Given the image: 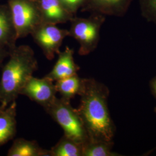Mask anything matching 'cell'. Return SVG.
<instances>
[{"label":"cell","mask_w":156,"mask_h":156,"mask_svg":"<svg viewBox=\"0 0 156 156\" xmlns=\"http://www.w3.org/2000/svg\"><path fill=\"white\" fill-rule=\"evenodd\" d=\"M50 151L51 156H82V146L64 135Z\"/></svg>","instance_id":"obj_16"},{"label":"cell","mask_w":156,"mask_h":156,"mask_svg":"<svg viewBox=\"0 0 156 156\" xmlns=\"http://www.w3.org/2000/svg\"><path fill=\"white\" fill-rule=\"evenodd\" d=\"M114 142L89 140L82 146V156H123L112 151Z\"/></svg>","instance_id":"obj_15"},{"label":"cell","mask_w":156,"mask_h":156,"mask_svg":"<svg viewBox=\"0 0 156 156\" xmlns=\"http://www.w3.org/2000/svg\"><path fill=\"white\" fill-rule=\"evenodd\" d=\"M138 2L142 16L156 25V0H138Z\"/></svg>","instance_id":"obj_17"},{"label":"cell","mask_w":156,"mask_h":156,"mask_svg":"<svg viewBox=\"0 0 156 156\" xmlns=\"http://www.w3.org/2000/svg\"><path fill=\"white\" fill-rule=\"evenodd\" d=\"M154 112H155V113H156V107H155V108H154Z\"/></svg>","instance_id":"obj_22"},{"label":"cell","mask_w":156,"mask_h":156,"mask_svg":"<svg viewBox=\"0 0 156 156\" xmlns=\"http://www.w3.org/2000/svg\"><path fill=\"white\" fill-rule=\"evenodd\" d=\"M105 21V16L91 13L89 17H73L69 21V36L79 44L78 53L87 56L95 50L100 39L101 28Z\"/></svg>","instance_id":"obj_4"},{"label":"cell","mask_w":156,"mask_h":156,"mask_svg":"<svg viewBox=\"0 0 156 156\" xmlns=\"http://www.w3.org/2000/svg\"><path fill=\"white\" fill-rule=\"evenodd\" d=\"M149 86L151 94L156 99V76L153 77L150 80Z\"/></svg>","instance_id":"obj_19"},{"label":"cell","mask_w":156,"mask_h":156,"mask_svg":"<svg viewBox=\"0 0 156 156\" xmlns=\"http://www.w3.org/2000/svg\"><path fill=\"white\" fill-rule=\"evenodd\" d=\"M9 57L0 79V105L4 109L16 100L28 78L38 69L35 53L28 45L16 46Z\"/></svg>","instance_id":"obj_2"},{"label":"cell","mask_w":156,"mask_h":156,"mask_svg":"<svg viewBox=\"0 0 156 156\" xmlns=\"http://www.w3.org/2000/svg\"><path fill=\"white\" fill-rule=\"evenodd\" d=\"M8 156H51L50 150L41 147L35 140L17 138L7 153Z\"/></svg>","instance_id":"obj_13"},{"label":"cell","mask_w":156,"mask_h":156,"mask_svg":"<svg viewBox=\"0 0 156 156\" xmlns=\"http://www.w3.org/2000/svg\"><path fill=\"white\" fill-rule=\"evenodd\" d=\"M57 93L53 81L45 76L37 78L31 76L23 87L20 94L27 96L45 109L55 100Z\"/></svg>","instance_id":"obj_7"},{"label":"cell","mask_w":156,"mask_h":156,"mask_svg":"<svg viewBox=\"0 0 156 156\" xmlns=\"http://www.w3.org/2000/svg\"><path fill=\"white\" fill-rule=\"evenodd\" d=\"M16 101L0 113V146L12 140L16 134Z\"/></svg>","instance_id":"obj_12"},{"label":"cell","mask_w":156,"mask_h":156,"mask_svg":"<svg viewBox=\"0 0 156 156\" xmlns=\"http://www.w3.org/2000/svg\"><path fill=\"white\" fill-rule=\"evenodd\" d=\"M42 49L46 58L51 60L60 50L64 39L69 36V31L55 24L41 23L30 34Z\"/></svg>","instance_id":"obj_6"},{"label":"cell","mask_w":156,"mask_h":156,"mask_svg":"<svg viewBox=\"0 0 156 156\" xmlns=\"http://www.w3.org/2000/svg\"><path fill=\"white\" fill-rule=\"evenodd\" d=\"M133 0H87L82 11L97 13L105 16L123 17Z\"/></svg>","instance_id":"obj_9"},{"label":"cell","mask_w":156,"mask_h":156,"mask_svg":"<svg viewBox=\"0 0 156 156\" xmlns=\"http://www.w3.org/2000/svg\"><path fill=\"white\" fill-rule=\"evenodd\" d=\"M83 78H80L78 73L68 78L56 81L57 92L62 95V98L71 101L76 95H79L83 87Z\"/></svg>","instance_id":"obj_14"},{"label":"cell","mask_w":156,"mask_h":156,"mask_svg":"<svg viewBox=\"0 0 156 156\" xmlns=\"http://www.w3.org/2000/svg\"><path fill=\"white\" fill-rule=\"evenodd\" d=\"M62 5L74 15L79 9H82L87 0H59Z\"/></svg>","instance_id":"obj_18"},{"label":"cell","mask_w":156,"mask_h":156,"mask_svg":"<svg viewBox=\"0 0 156 156\" xmlns=\"http://www.w3.org/2000/svg\"><path fill=\"white\" fill-rule=\"evenodd\" d=\"M44 109L61 126L64 135L82 146L89 141L83 122L77 109L71 106L70 101L56 97Z\"/></svg>","instance_id":"obj_3"},{"label":"cell","mask_w":156,"mask_h":156,"mask_svg":"<svg viewBox=\"0 0 156 156\" xmlns=\"http://www.w3.org/2000/svg\"><path fill=\"white\" fill-rule=\"evenodd\" d=\"M109 93L105 84L93 78H83L76 109L90 140H113L116 129L108 108Z\"/></svg>","instance_id":"obj_1"},{"label":"cell","mask_w":156,"mask_h":156,"mask_svg":"<svg viewBox=\"0 0 156 156\" xmlns=\"http://www.w3.org/2000/svg\"><path fill=\"white\" fill-rule=\"evenodd\" d=\"M74 50L66 46L65 50L59 51L58 59L50 73L45 75L52 81H57L77 74L80 67L76 64L73 58Z\"/></svg>","instance_id":"obj_10"},{"label":"cell","mask_w":156,"mask_h":156,"mask_svg":"<svg viewBox=\"0 0 156 156\" xmlns=\"http://www.w3.org/2000/svg\"><path fill=\"white\" fill-rule=\"evenodd\" d=\"M41 15L42 23L57 25L69 22L74 15L59 0H36Z\"/></svg>","instance_id":"obj_8"},{"label":"cell","mask_w":156,"mask_h":156,"mask_svg":"<svg viewBox=\"0 0 156 156\" xmlns=\"http://www.w3.org/2000/svg\"><path fill=\"white\" fill-rule=\"evenodd\" d=\"M17 39L26 37L42 23L36 0H9Z\"/></svg>","instance_id":"obj_5"},{"label":"cell","mask_w":156,"mask_h":156,"mask_svg":"<svg viewBox=\"0 0 156 156\" xmlns=\"http://www.w3.org/2000/svg\"><path fill=\"white\" fill-rule=\"evenodd\" d=\"M17 39L9 7L0 6V47L10 53L16 47Z\"/></svg>","instance_id":"obj_11"},{"label":"cell","mask_w":156,"mask_h":156,"mask_svg":"<svg viewBox=\"0 0 156 156\" xmlns=\"http://www.w3.org/2000/svg\"><path fill=\"white\" fill-rule=\"evenodd\" d=\"M4 109V108H3L2 106L0 105V113H1V112Z\"/></svg>","instance_id":"obj_21"},{"label":"cell","mask_w":156,"mask_h":156,"mask_svg":"<svg viewBox=\"0 0 156 156\" xmlns=\"http://www.w3.org/2000/svg\"><path fill=\"white\" fill-rule=\"evenodd\" d=\"M9 51L5 49L0 47V66H1L4 60L6 57L9 56Z\"/></svg>","instance_id":"obj_20"}]
</instances>
